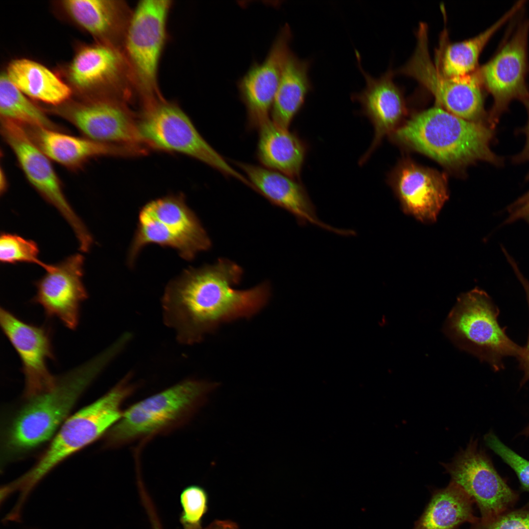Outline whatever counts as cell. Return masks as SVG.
<instances>
[{"instance_id":"cell-1","label":"cell","mask_w":529,"mask_h":529,"mask_svg":"<svg viewBox=\"0 0 529 529\" xmlns=\"http://www.w3.org/2000/svg\"><path fill=\"white\" fill-rule=\"evenodd\" d=\"M243 269L227 259L212 264L189 268L166 286L162 299L166 326L185 345L202 340L222 323L252 316L263 309L270 295L264 282L245 290L235 289Z\"/></svg>"},{"instance_id":"cell-2","label":"cell","mask_w":529,"mask_h":529,"mask_svg":"<svg viewBox=\"0 0 529 529\" xmlns=\"http://www.w3.org/2000/svg\"><path fill=\"white\" fill-rule=\"evenodd\" d=\"M494 128L457 117L435 106L412 117L390 135L395 142L430 157L443 166L461 168L478 161L496 166L504 160L491 149Z\"/></svg>"},{"instance_id":"cell-3","label":"cell","mask_w":529,"mask_h":529,"mask_svg":"<svg viewBox=\"0 0 529 529\" xmlns=\"http://www.w3.org/2000/svg\"><path fill=\"white\" fill-rule=\"evenodd\" d=\"M216 383L187 379L134 404L105 435L106 447L118 448L168 433L187 424L205 403Z\"/></svg>"},{"instance_id":"cell-4","label":"cell","mask_w":529,"mask_h":529,"mask_svg":"<svg viewBox=\"0 0 529 529\" xmlns=\"http://www.w3.org/2000/svg\"><path fill=\"white\" fill-rule=\"evenodd\" d=\"M131 374H127L98 399L66 420L35 465L12 482L21 498L26 499L36 485L57 465L106 434L120 420L122 404L137 388Z\"/></svg>"},{"instance_id":"cell-5","label":"cell","mask_w":529,"mask_h":529,"mask_svg":"<svg viewBox=\"0 0 529 529\" xmlns=\"http://www.w3.org/2000/svg\"><path fill=\"white\" fill-rule=\"evenodd\" d=\"M499 311L491 298L478 288L461 294L450 312L444 331L459 348L498 370L504 357L520 360L525 348L512 341L498 323Z\"/></svg>"},{"instance_id":"cell-6","label":"cell","mask_w":529,"mask_h":529,"mask_svg":"<svg viewBox=\"0 0 529 529\" xmlns=\"http://www.w3.org/2000/svg\"><path fill=\"white\" fill-rule=\"evenodd\" d=\"M92 378L67 377L58 380L51 391L27 399L4 429L3 458L20 457L48 440L66 421Z\"/></svg>"},{"instance_id":"cell-7","label":"cell","mask_w":529,"mask_h":529,"mask_svg":"<svg viewBox=\"0 0 529 529\" xmlns=\"http://www.w3.org/2000/svg\"><path fill=\"white\" fill-rule=\"evenodd\" d=\"M137 124L145 146L176 152L195 158L224 175L246 184L247 179L232 167L198 132L187 114L176 104L160 97L143 103Z\"/></svg>"},{"instance_id":"cell-8","label":"cell","mask_w":529,"mask_h":529,"mask_svg":"<svg viewBox=\"0 0 529 529\" xmlns=\"http://www.w3.org/2000/svg\"><path fill=\"white\" fill-rule=\"evenodd\" d=\"M151 243L173 248L183 259L191 260L209 250L212 242L197 216L179 194L153 200L141 209L129 250V263Z\"/></svg>"},{"instance_id":"cell-9","label":"cell","mask_w":529,"mask_h":529,"mask_svg":"<svg viewBox=\"0 0 529 529\" xmlns=\"http://www.w3.org/2000/svg\"><path fill=\"white\" fill-rule=\"evenodd\" d=\"M400 71L422 84L445 110L469 121L489 124L478 71L461 76L443 74L431 59L426 24H420L415 51Z\"/></svg>"},{"instance_id":"cell-10","label":"cell","mask_w":529,"mask_h":529,"mask_svg":"<svg viewBox=\"0 0 529 529\" xmlns=\"http://www.w3.org/2000/svg\"><path fill=\"white\" fill-rule=\"evenodd\" d=\"M170 6L171 1L168 0L140 1L125 32L124 56L142 90L143 100L158 97L157 72Z\"/></svg>"},{"instance_id":"cell-11","label":"cell","mask_w":529,"mask_h":529,"mask_svg":"<svg viewBox=\"0 0 529 529\" xmlns=\"http://www.w3.org/2000/svg\"><path fill=\"white\" fill-rule=\"evenodd\" d=\"M0 119L2 138L13 151L29 182L69 223L75 234L79 247L83 249L89 248L93 243V237L67 199L50 160L34 143L23 126L9 120Z\"/></svg>"},{"instance_id":"cell-12","label":"cell","mask_w":529,"mask_h":529,"mask_svg":"<svg viewBox=\"0 0 529 529\" xmlns=\"http://www.w3.org/2000/svg\"><path fill=\"white\" fill-rule=\"evenodd\" d=\"M442 465L451 481L477 504L481 520L492 519L513 508L519 500L518 492L499 474L477 439H471L451 462Z\"/></svg>"},{"instance_id":"cell-13","label":"cell","mask_w":529,"mask_h":529,"mask_svg":"<svg viewBox=\"0 0 529 529\" xmlns=\"http://www.w3.org/2000/svg\"><path fill=\"white\" fill-rule=\"evenodd\" d=\"M529 20L521 22L512 35L478 70L483 86L493 98L488 122L494 129L513 100L518 99L524 103L529 98L526 81L529 69Z\"/></svg>"},{"instance_id":"cell-14","label":"cell","mask_w":529,"mask_h":529,"mask_svg":"<svg viewBox=\"0 0 529 529\" xmlns=\"http://www.w3.org/2000/svg\"><path fill=\"white\" fill-rule=\"evenodd\" d=\"M86 138L97 142L149 150L141 137L137 116L123 99L102 98L55 110Z\"/></svg>"},{"instance_id":"cell-15","label":"cell","mask_w":529,"mask_h":529,"mask_svg":"<svg viewBox=\"0 0 529 529\" xmlns=\"http://www.w3.org/2000/svg\"><path fill=\"white\" fill-rule=\"evenodd\" d=\"M1 330L19 355L24 376V397L30 398L53 390L58 380L47 366L55 359L50 329L27 323L1 308Z\"/></svg>"},{"instance_id":"cell-16","label":"cell","mask_w":529,"mask_h":529,"mask_svg":"<svg viewBox=\"0 0 529 529\" xmlns=\"http://www.w3.org/2000/svg\"><path fill=\"white\" fill-rule=\"evenodd\" d=\"M291 29L286 24L279 30L264 59L260 63H253L237 82L251 129H258L269 120L284 65L291 50Z\"/></svg>"},{"instance_id":"cell-17","label":"cell","mask_w":529,"mask_h":529,"mask_svg":"<svg viewBox=\"0 0 529 529\" xmlns=\"http://www.w3.org/2000/svg\"><path fill=\"white\" fill-rule=\"evenodd\" d=\"M84 263V256L76 253L48 264L35 283L37 292L31 300L43 307L48 317L58 318L71 330L77 327L81 304L88 297L82 281Z\"/></svg>"},{"instance_id":"cell-18","label":"cell","mask_w":529,"mask_h":529,"mask_svg":"<svg viewBox=\"0 0 529 529\" xmlns=\"http://www.w3.org/2000/svg\"><path fill=\"white\" fill-rule=\"evenodd\" d=\"M388 182L403 211L424 223L435 221L449 197L443 173L409 160L396 167Z\"/></svg>"},{"instance_id":"cell-19","label":"cell","mask_w":529,"mask_h":529,"mask_svg":"<svg viewBox=\"0 0 529 529\" xmlns=\"http://www.w3.org/2000/svg\"><path fill=\"white\" fill-rule=\"evenodd\" d=\"M355 55L366 85L360 92L352 94L351 98L360 103L361 113L369 119L374 129L372 143L360 160L362 165L383 139L398 128L404 115L405 107L401 91L393 81L392 71L389 70L379 77H374L362 68L361 56L356 50Z\"/></svg>"},{"instance_id":"cell-20","label":"cell","mask_w":529,"mask_h":529,"mask_svg":"<svg viewBox=\"0 0 529 529\" xmlns=\"http://www.w3.org/2000/svg\"><path fill=\"white\" fill-rule=\"evenodd\" d=\"M254 187V191L271 203L292 214L299 224L308 223L343 236H354L352 230L338 229L321 221L303 186L282 173L264 167L237 162Z\"/></svg>"},{"instance_id":"cell-21","label":"cell","mask_w":529,"mask_h":529,"mask_svg":"<svg viewBox=\"0 0 529 529\" xmlns=\"http://www.w3.org/2000/svg\"><path fill=\"white\" fill-rule=\"evenodd\" d=\"M28 134L50 159L72 170L82 168L92 159L103 156H132L143 154L137 147L100 143L63 131L24 126Z\"/></svg>"},{"instance_id":"cell-22","label":"cell","mask_w":529,"mask_h":529,"mask_svg":"<svg viewBox=\"0 0 529 529\" xmlns=\"http://www.w3.org/2000/svg\"><path fill=\"white\" fill-rule=\"evenodd\" d=\"M258 129L257 155L263 167L294 179L299 177L307 151L305 143L270 119Z\"/></svg>"},{"instance_id":"cell-23","label":"cell","mask_w":529,"mask_h":529,"mask_svg":"<svg viewBox=\"0 0 529 529\" xmlns=\"http://www.w3.org/2000/svg\"><path fill=\"white\" fill-rule=\"evenodd\" d=\"M311 63V60L301 59L291 50L287 56L270 114L271 120L283 128L289 129L313 89L309 76Z\"/></svg>"},{"instance_id":"cell-24","label":"cell","mask_w":529,"mask_h":529,"mask_svg":"<svg viewBox=\"0 0 529 529\" xmlns=\"http://www.w3.org/2000/svg\"><path fill=\"white\" fill-rule=\"evenodd\" d=\"M127 61L111 45L85 47L75 55L70 67L72 81L78 87L88 89L119 81Z\"/></svg>"},{"instance_id":"cell-25","label":"cell","mask_w":529,"mask_h":529,"mask_svg":"<svg viewBox=\"0 0 529 529\" xmlns=\"http://www.w3.org/2000/svg\"><path fill=\"white\" fill-rule=\"evenodd\" d=\"M6 74L24 94L49 104L61 105L72 94L70 88L55 74L31 60L12 61L8 65Z\"/></svg>"},{"instance_id":"cell-26","label":"cell","mask_w":529,"mask_h":529,"mask_svg":"<svg viewBox=\"0 0 529 529\" xmlns=\"http://www.w3.org/2000/svg\"><path fill=\"white\" fill-rule=\"evenodd\" d=\"M473 500L451 481L435 492L413 529H454L465 522L475 523Z\"/></svg>"},{"instance_id":"cell-27","label":"cell","mask_w":529,"mask_h":529,"mask_svg":"<svg viewBox=\"0 0 529 529\" xmlns=\"http://www.w3.org/2000/svg\"><path fill=\"white\" fill-rule=\"evenodd\" d=\"M64 5L73 19L92 34L98 36H125L130 19L125 5L118 1L69 0Z\"/></svg>"},{"instance_id":"cell-28","label":"cell","mask_w":529,"mask_h":529,"mask_svg":"<svg viewBox=\"0 0 529 529\" xmlns=\"http://www.w3.org/2000/svg\"><path fill=\"white\" fill-rule=\"evenodd\" d=\"M517 1L490 27L478 35L461 42L446 44L440 54L439 71L447 76H461L474 72L479 56L492 35L523 5Z\"/></svg>"},{"instance_id":"cell-29","label":"cell","mask_w":529,"mask_h":529,"mask_svg":"<svg viewBox=\"0 0 529 529\" xmlns=\"http://www.w3.org/2000/svg\"><path fill=\"white\" fill-rule=\"evenodd\" d=\"M0 119L24 126L65 131L26 97L5 73H1L0 78Z\"/></svg>"},{"instance_id":"cell-30","label":"cell","mask_w":529,"mask_h":529,"mask_svg":"<svg viewBox=\"0 0 529 529\" xmlns=\"http://www.w3.org/2000/svg\"><path fill=\"white\" fill-rule=\"evenodd\" d=\"M37 244L14 233L1 232L0 237V261L2 264H34L46 269L48 264L39 259Z\"/></svg>"},{"instance_id":"cell-31","label":"cell","mask_w":529,"mask_h":529,"mask_svg":"<svg viewBox=\"0 0 529 529\" xmlns=\"http://www.w3.org/2000/svg\"><path fill=\"white\" fill-rule=\"evenodd\" d=\"M179 521L184 529H202V519L208 509V496L201 486L191 485L181 492Z\"/></svg>"},{"instance_id":"cell-32","label":"cell","mask_w":529,"mask_h":529,"mask_svg":"<svg viewBox=\"0 0 529 529\" xmlns=\"http://www.w3.org/2000/svg\"><path fill=\"white\" fill-rule=\"evenodd\" d=\"M487 446L515 472L522 490L529 493V461L504 444L492 432L484 436Z\"/></svg>"},{"instance_id":"cell-33","label":"cell","mask_w":529,"mask_h":529,"mask_svg":"<svg viewBox=\"0 0 529 529\" xmlns=\"http://www.w3.org/2000/svg\"><path fill=\"white\" fill-rule=\"evenodd\" d=\"M471 529H529V503L510 509L489 520L479 518Z\"/></svg>"},{"instance_id":"cell-34","label":"cell","mask_w":529,"mask_h":529,"mask_svg":"<svg viewBox=\"0 0 529 529\" xmlns=\"http://www.w3.org/2000/svg\"><path fill=\"white\" fill-rule=\"evenodd\" d=\"M508 216L505 224H509L529 215V191L519 197L507 207Z\"/></svg>"},{"instance_id":"cell-35","label":"cell","mask_w":529,"mask_h":529,"mask_svg":"<svg viewBox=\"0 0 529 529\" xmlns=\"http://www.w3.org/2000/svg\"><path fill=\"white\" fill-rule=\"evenodd\" d=\"M510 265L524 289L529 308V281L520 272L515 262H511ZM521 361L525 371V375L522 383L523 384L529 380V337L528 344L525 348V354L523 358L521 360Z\"/></svg>"},{"instance_id":"cell-36","label":"cell","mask_w":529,"mask_h":529,"mask_svg":"<svg viewBox=\"0 0 529 529\" xmlns=\"http://www.w3.org/2000/svg\"><path fill=\"white\" fill-rule=\"evenodd\" d=\"M523 104L527 108L528 114L527 123L522 129V133H524L526 136V143L522 150L512 158V162L516 164L529 163V98ZM529 180V171L526 176V180Z\"/></svg>"},{"instance_id":"cell-37","label":"cell","mask_w":529,"mask_h":529,"mask_svg":"<svg viewBox=\"0 0 529 529\" xmlns=\"http://www.w3.org/2000/svg\"><path fill=\"white\" fill-rule=\"evenodd\" d=\"M204 529H239L234 522L228 520H216Z\"/></svg>"},{"instance_id":"cell-38","label":"cell","mask_w":529,"mask_h":529,"mask_svg":"<svg viewBox=\"0 0 529 529\" xmlns=\"http://www.w3.org/2000/svg\"><path fill=\"white\" fill-rule=\"evenodd\" d=\"M7 188V179L4 172L3 171L2 168H1L0 171V193L2 194L4 193Z\"/></svg>"},{"instance_id":"cell-39","label":"cell","mask_w":529,"mask_h":529,"mask_svg":"<svg viewBox=\"0 0 529 529\" xmlns=\"http://www.w3.org/2000/svg\"><path fill=\"white\" fill-rule=\"evenodd\" d=\"M522 434L525 435H529V425L523 430Z\"/></svg>"},{"instance_id":"cell-40","label":"cell","mask_w":529,"mask_h":529,"mask_svg":"<svg viewBox=\"0 0 529 529\" xmlns=\"http://www.w3.org/2000/svg\"><path fill=\"white\" fill-rule=\"evenodd\" d=\"M525 218L528 221L529 223V215H528Z\"/></svg>"}]
</instances>
